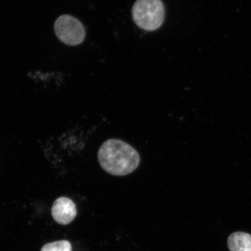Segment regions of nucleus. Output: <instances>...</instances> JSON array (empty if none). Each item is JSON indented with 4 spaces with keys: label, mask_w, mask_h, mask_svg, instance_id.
Returning <instances> with one entry per match:
<instances>
[{
    "label": "nucleus",
    "mask_w": 251,
    "mask_h": 251,
    "mask_svg": "<svg viewBox=\"0 0 251 251\" xmlns=\"http://www.w3.org/2000/svg\"><path fill=\"white\" fill-rule=\"evenodd\" d=\"M98 160L105 172L116 176L131 174L140 162L139 152L132 146L119 139L105 141L98 152Z\"/></svg>",
    "instance_id": "nucleus-1"
},
{
    "label": "nucleus",
    "mask_w": 251,
    "mask_h": 251,
    "mask_svg": "<svg viewBox=\"0 0 251 251\" xmlns=\"http://www.w3.org/2000/svg\"><path fill=\"white\" fill-rule=\"evenodd\" d=\"M41 251H72V246L68 241H55L45 245Z\"/></svg>",
    "instance_id": "nucleus-6"
},
{
    "label": "nucleus",
    "mask_w": 251,
    "mask_h": 251,
    "mask_svg": "<svg viewBox=\"0 0 251 251\" xmlns=\"http://www.w3.org/2000/svg\"><path fill=\"white\" fill-rule=\"evenodd\" d=\"M134 23L145 30L158 29L164 23L165 7L161 0H137L132 8Z\"/></svg>",
    "instance_id": "nucleus-2"
},
{
    "label": "nucleus",
    "mask_w": 251,
    "mask_h": 251,
    "mask_svg": "<svg viewBox=\"0 0 251 251\" xmlns=\"http://www.w3.org/2000/svg\"><path fill=\"white\" fill-rule=\"evenodd\" d=\"M54 30L62 43L71 46H77L85 39L83 25L77 19L69 15H63L56 20Z\"/></svg>",
    "instance_id": "nucleus-3"
},
{
    "label": "nucleus",
    "mask_w": 251,
    "mask_h": 251,
    "mask_svg": "<svg viewBox=\"0 0 251 251\" xmlns=\"http://www.w3.org/2000/svg\"><path fill=\"white\" fill-rule=\"evenodd\" d=\"M52 218L62 225L70 224L77 214L75 203L67 197H62L56 199L51 208Z\"/></svg>",
    "instance_id": "nucleus-4"
},
{
    "label": "nucleus",
    "mask_w": 251,
    "mask_h": 251,
    "mask_svg": "<svg viewBox=\"0 0 251 251\" xmlns=\"http://www.w3.org/2000/svg\"><path fill=\"white\" fill-rule=\"evenodd\" d=\"M228 248L230 251H251V235L237 231L229 235Z\"/></svg>",
    "instance_id": "nucleus-5"
}]
</instances>
